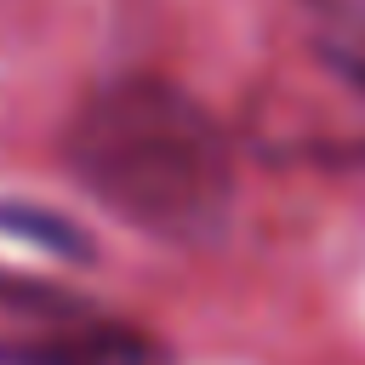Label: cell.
<instances>
[{"label": "cell", "instance_id": "cell-1", "mask_svg": "<svg viewBox=\"0 0 365 365\" xmlns=\"http://www.w3.org/2000/svg\"><path fill=\"white\" fill-rule=\"evenodd\" d=\"M74 182L120 222L205 245L234 211V148L211 108L160 74L103 80L63 131Z\"/></svg>", "mask_w": 365, "mask_h": 365}, {"label": "cell", "instance_id": "cell-2", "mask_svg": "<svg viewBox=\"0 0 365 365\" xmlns=\"http://www.w3.org/2000/svg\"><path fill=\"white\" fill-rule=\"evenodd\" d=\"M0 359L6 365H165L154 336L114 325V319H91V314L57 319L46 325V336L0 348Z\"/></svg>", "mask_w": 365, "mask_h": 365}, {"label": "cell", "instance_id": "cell-3", "mask_svg": "<svg viewBox=\"0 0 365 365\" xmlns=\"http://www.w3.org/2000/svg\"><path fill=\"white\" fill-rule=\"evenodd\" d=\"M0 228H11V234H29V240H46V245H57L63 257H86V234H80L74 222H63V217H40V211L0 205Z\"/></svg>", "mask_w": 365, "mask_h": 365}, {"label": "cell", "instance_id": "cell-4", "mask_svg": "<svg viewBox=\"0 0 365 365\" xmlns=\"http://www.w3.org/2000/svg\"><path fill=\"white\" fill-rule=\"evenodd\" d=\"M314 6H325V11H348V0H314Z\"/></svg>", "mask_w": 365, "mask_h": 365}]
</instances>
